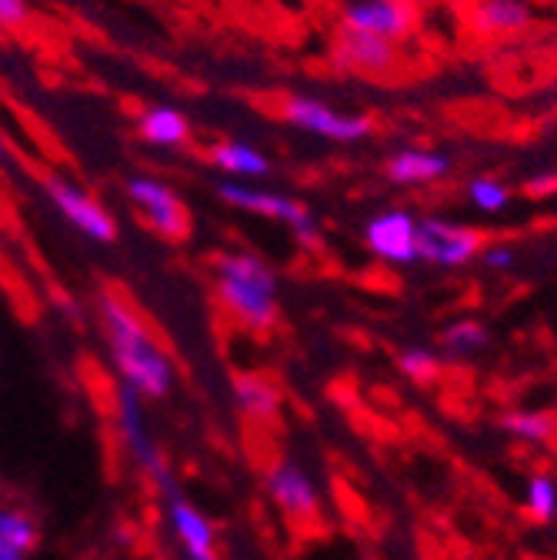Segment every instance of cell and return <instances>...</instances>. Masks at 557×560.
<instances>
[{"label": "cell", "instance_id": "1", "mask_svg": "<svg viewBox=\"0 0 557 560\" xmlns=\"http://www.w3.org/2000/svg\"><path fill=\"white\" fill-rule=\"evenodd\" d=\"M97 311H101L107 358L117 371V381L134 387L144 400H164L174 390L177 371L167 347L158 340L144 314L117 291H104Z\"/></svg>", "mask_w": 557, "mask_h": 560}, {"label": "cell", "instance_id": "12", "mask_svg": "<svg viewBox=\"0 0 557 560\" xmlns=\"http://www.w3.org/2000/svg\"><path fill=\"white\" fill-rule=\"evenodd\" d=\"M364 244L378 260L410 267L417 264V218L404 207L381 210L364 228Z\"/></svg>", "mask_w": 557, "mask_h": 560}, {"label": "cell", "instance_id": "21", "mask_svg": "<svg viewBox=\"0 0 557 560\" xmlns=\"http://www.w3.org/2000/svg\"><path fill=\"white\" fill-rule=\"evenodd\" d=\"M487 330L477 324V320H457L444 330L441 343L451 358H471V354H480V350L487 347Z\"/></svg>", "mask_w": 557, "mask_h": 560}, {"label": "cell", "instance_id": "23", "mask_svg": "<svg viewBox=\"0 0 557 560\" xmlns=\"http://www.w3.org/2000/svg\"><path fill=\"white\" fill-rule=\"evenodd\" d=\"M527 511L537 521H557V487H554L550 477L534 474L527 480Z\"/></svg>", "mask_w": 557, "mask_h": 560}, {"label": "cell", "instance_id": "4", "mask_svg": "<svg viewBox=\"0 0 557 560\" xmlns=\"http://www.w3.org/2000/svg\"><path fill=\"white\" fill-rule=\"evenodd\" d=\"M158 487V498H161V511H164V524L167 534L177 547L181 560H221L218 550V530L190 498L187 490L177 483L174 474H167L164 480L154 483Z\"/></svg>", "mask_w": 557, "mask_h": 560}, {"label": "cell", "instance_id": "28", "mask_svg": "<svg viewBox=\"0 0 557 560\" xmlns=\"http://www.w3.org/2000/svg\"><path fill=\"white\" fill-rule=\"evenodd\" d=\"M8 158H11V148H8V133L0 130V164H8Z\"/></svg>", "mask_w": 557, "mask_h": 560}, {"label": "cell", "instance_id": "9", "mask_svg": "<svg viewBox=\"0 0 557 560\" xmlns=\"http://www.w3.org/2000/svg\"><path fill=\"white\" fill-rule=\"evenodd\" d=\"M414 4L410 0H344L340 8V31L368 34L381 40H404L414 27Z\"/></svg>", "mask_w": 557, "mask_h": 560}, {"label": "cell", "instance_id": "20", "mask_svg": "<svg viewBox=\"0 0 557 560\" xmlns=\"http://www.w3.org/2000/svg\"><path fill=\"white\" fill-rule=\"evenodd\" d=\"M501 428L518 441L544 444L557 434V420L550 413H541V410H514V413L501 417Z\"/></svg>", "mask_w": 557, "mask_h": 560}, {"label": "cell", "instance_id": "14", "mask_svg": "<svg viewBox=\"0 0 557 560\" xmlns=\"http://www.w3.org/2000/svg\"><path fill=\"white\" fill-rule=\"evenodd\" d=\"M387 177L397 187H425L438 184L451 174V158L444 151L431 148H401L397 154L387 158Z\"/></svg>", "mask_w": 557, "mask_h": 560}, {"label": "cell", "instance_id": "7", "mask_svg": "<svg viewBox=\"0 0 557 560\" xmlns=\"http://www.w3.org/2000/svg\"><path fill=\"white\" fill-rule=\"evenodd\" d=\"M44 194L54 203L60 221L71 224L91 244H114L117 241V221H114V214H111V210L91 190H84L81 184L50 174V177H44Z\"/></svg>", "mask_w": 557, "mask_h": 560}, {"label": "cell", "instance_id": "11", "mask_svg": "<svg viewBox=\"0 0 557 560\" xmlns=\"http://www.w3.org/2000/svg\"><path fill=\"white\" fill-rule=\"evenodd\" d=\"M264 490L270 504L291 521H311L321 511V494L314 477L291 457L274 460L264 474Z\"/></svg>", "mask_w": 557, "mask_h": 560}, {"label": "cell", "instance_id": "17", "mask_svg": "<svg viewBox=\"0 0 557 560\" xmlns=\"http://www.w3.org/2000/svg\"><path fill=\"white\" fill-rule=\"evenodd\" d=\"M231 390H234L237 410L247 420H254V424H267V420H274L277 410H281V400H285L281 387H277L267 374H254V371L234 374Z\"/></svg>", "mask_w": 557, "mask_h": 560}, {"label": "cell", "instance_id": "29", "mask_svg": "<svg viewBox=\"0 0 557 560\" xmlns=\"http://www.w3.org/2000/svg\"><path fill=\"white\" fill-rule=\"evenodd\" d=\"M0 560H27V553H18V550H0Z\"/></svg>", "mask_w": 557, "mask_h": 560}, {"label": "cell", "instance_id": "18", "mask_svg": "<svg viewBox=\"0 0 557 560\" xmlns=\"http://www.w3.org/2000/svg\"><path fill=\"white\" fill-rule=\"evenodd\" d=\"M137 137L154 151H177L190 140V120L177 107L154 104L137 117Z\"/></svg>", "mask_w": 557, "mask_h": 560}, {"label": "cell", "instance_id": "6", "mask_svg": "<svg viewBox=\"0 0 557 560\" xmlns=\"http://www.w3.org/2000/svg\"><path fill=\"white\" fill-rule=\"evenodd\" d=\"M124 194H127L130 207L137 210V218H141L158 237L177 244L190 234V210L167 180L151 177V174H137L127 180Z\"/></svg>", "mask_w": 557, "mask_h": 560}, {"label": "cell", "instance_id": "19", "mask_svg": "<svg viewBox=\"0 0 557 560\" xmlns=\"http://www.w3.org/2000/svg\"><path fill=\"white\" fill-rule=\"evenodd\" d=\"M34 544H37V521L21 508L0 504V550L31 553Z\"/></svg>", "mask_w": 557, "mask_h": 560}, {"label": "cell", "instance_id": "30", "mask_svg": "<svg viewBox=\"0 0 557 560\" xmlns=\"http://www.w3.org/2000/svg\"><path fill=\"white\" fill-rule=\"evenodd\" d=\"M8 270V254H4V241H0V273Z\"/></svg>", "mask_w": 557, "mask_h": 560}, {"label": "cell", "instance_id": "5", "mask_svg": "<svg viewBox=\"0 0 557 560\" xmlns=\"http://www.w3.org/2000/svg\"><path fill=\"white\" fill-rule=\"evenodd\" d=\"M114 424H117V434L130 454V460L141 467V474L158 483L171 474L167 460L161 457V447H158V438L151 431V417H148V400L137 394L134 387L120 384L114 387Z\"/></svg>", "mask_w": 557, "mask_h": 560}, {"label": "cell", "instance_id": "13", "mask_svg": "<svg viewBox=\"0 0 557 560\" xmlns=\"http://www.w3.org/2000/svg\"><path fill=\"white\" fill-rule=\"evenodd\" d=\"M537 11L531 0H474L471 27L480 37H514L534 24Z\"/></svg>", "mask_w": 557, "mask_h": 560}, {"label": "cell", "instance_id": "25", "mask_svg": "<svg viewBox=\"0 0 557 560\" xmlns=\"http://www.w3.org/2000/svg\"><path fill=\"white\" fill-rule=\"evenodd\" d=\"M477 257L487 270H511L514 267V250L508 244H484Z\"/></svg>", "mask_w": 557, "mask_h": 560}, {"label": "cell", "instance_id": "8", "mask_svg": "<svg viewBox=\"0 0 557 560\" xmlns=\"http://www.w3.org/2000/svg\"><path fill=\"white\" fill-rule=\"evenodd\" d=\"M285 120L298 127L301 133L330 140V144H358V140L371 137L374 120L368 114H344L334 104L311 97V94H294L285 101Z\"/></svg>", "mask_w": 557, "mask_h": 560}, {"label": "cell", "instance_id": "10", "mask_svg": "<svg viewBox=\"0 0 557 560\" xmlns=\"http://www.w3.org/2000/svg\"><path fill=\"white\" fill-rule=\"evenodd\" d=\"M480 234L474 228L444 221V218H421L417 221V260L434 267H464L480 254Z\"/></svg>", "mask_w": 557, "mask_h": 560}, {"label": "cell", "instance_id": "2", "mask_svg": "<svg viewBox=\"0 0 557 560\" xmlns=\"http://www.w3.org/2000/svg\"><path fill=\"white\" fill-rule=\"evenodd\" d=\"M221 311L244 330L264 334L281 311V284L274 267L254 250H224L211 264Z\"/></svg>", "mask_w": 557, "mask_h": 560}, {"label": "cell", "instance_id": "24", "mask_svg": "<svg viewBox=\"0 0 557 560\" xmlns=\"http://www.w3.org/2000/svg\"><path fill=\"white\" fill-rule=\"evenodd\" d=\"M397 364L410 381H431L438 374V358L431 354L428 347H407L404 354L397 358Z\"/></svg>", "mask_w": 557, "mask_h": 560}, {"label": "cell", "instance_id": "26", "mask_svg": "<svg viewBox=\"0 0 557 560\" xmlns=\"http://www.w3.org/2000/svg\"><path fill=\"white\" fill-rule=\"evenodd\" d=\"M31 18V4L27 0H0V27H24Z\"/></svg>", "mask_w": 557, "mask_h": 560}, {"label": "cell", "instance_id": "27", "mask_svg": "<svg viewBox=\"0 0 557 560\" xmlns=\"http://www.w3.org/2000/svg\"><path fill=\"white\" fill-rule=\"evenodd\" d=\"M524 190H527L531 197H547V194H554V190H557V171H541V174H534V177L524 184Z\"/></svg>", "mask_w": 557, "mask_h": 560}, {"label": "cell", "instance_id": "16", "mask_svg": "<svg viewBox=\"0 0 557 560\" xmlns=\"http://www.w3.org/2000/svg\"><path fill=\"white\" fill-rule=\"evenodd\" d=\"M207 161H211L228 180L254 184L270 174V158L260 148H254L251 140H237V137L218 140V144L207 151Z\"/></svg>", "mask_w": 557, "mask_h": 560}, {"label": "cell", "instance_id": "15", "mask_svg": "<svg viewBox=\"0 0 557 560\" xmlns=\"http://www.w3.org/2000/svg\"><path fill=\"white\" fill-rule=\"evenodd\" d=\"M334 60L344 70H355V74H387L397 60V50L391 40L340 31V40L334 47Z\"/></svg>", "mask_w": 557, "mask_h": 560}, {"label": "cell", "instance_id": "22", "mask_svg": "<svg viewBox=\"0 0 557 560\" xmlns=\"http://www.w3.org/2000/svg\"><path fill=\"white\" fill-rule=\"evenodd\" d=\"M467 200L480 210V214H501L511 203V190L498 177H474L467 184Z\"/></svg>", "mask_w": 557, "mask_h": 560}, {"label": "cell", "instance_id": "3", "mask_svg": "<svg viewBox=\"0 0 557 560\" xmlns=\"http://www.w3.org/2000/svg\"><path fill=\"white\" fill-rule=\"evenodd\" d=\"M218 197L228 207L241 210V214L264 218V221H274V224L288 228L304 247H317L321 244V224L314 221V214L298 197L277 194V190H267V187H257V184H244V180L218 184Z\"/></svg>", "mask_w": 557, "mask_h": 560}]
</instances>
